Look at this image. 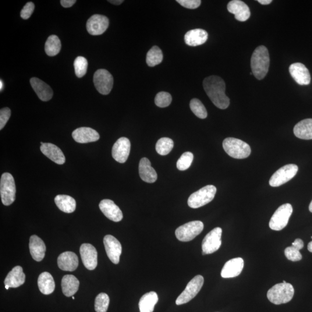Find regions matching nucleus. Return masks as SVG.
Returning a JSON list of instances; mask_svg holds the SVG:
<instances>
[{
  "mask_svg": "<svg viewBox=\"0 0 312 312\" xmlns=\"http://www.w3.org/2000/svg\"><path fill=\"white\" fill-rule=\"evenodd\" d=\"M176 2L184 8L190 9L198 8L201 3L200 0H177Z\"/></svg>",
  "mask_w": 312,
  "mask_h": 312,
  "instance_id": "45",
  "label": "nucleus"
},
{
  "mask_svg": "<svg viewBox=\"0 0 312 312\" xmlns=\"http://www.w3.org/2000/svg\"><path fill=\"white\" fill-rule=\"evenodd\" d=\"M16 185L13 177L9 173H3L0 180V195L5 206L13 203L16 199Z\"/></svg>",
  "mask_w": 312,
  "mask_h": 312,
  "instance_id": "5",
  "label": "nucleus"
},
{
  "mask_svg": "<svg viewBox=\"0 0 312 312\" xmlns=\"http://www.w3.org/2000/svg\"><path fill=\"white\" fill-rule=\"evenodd\" d=\"M59 267L63 271L72 272L76 270L79 265L77 255L72 251H66L58 258Z\"/></svg>",
  "mask_w": 312,
  "mask_h": 312,
  "instance_id": "24",
  "label": "nucleus"
},
{
  "mask_svg": "<svg viewBox=\"0 0 312 312\" xmlns=\"http://www.w3.org/2000/svg\"><path fill=\"white\" fill-rule=\"evenodd\" d=\"M216 188L213 185H208L191 195L187 204L191 208L197 209L210 203L215 198Z\"/></svg>",
  "mask_w": 312,
  "mask_h": 312,
  "instance_id": "6",
  "label": "nucleus"
},
{
  "mask_svg": "<svg viewBox=\"0 0 312 312\" xmlns=\"http://www.w3.org/2000/svg\"><path fill=\"white\" fill-rule=\"evenodd\" d=\"M299 171V167L295 164H287L279 169L272 175L269 184L272 187H279L290 181Z\"/></svg>",
  "mask_w": 312,
  "mask_h": 312,
  "instance_id": "10",
  "label": "nucleus"
},
{
  "mask_svg": "<svg viewBox=\"0 0 312 312\" xmlns=\"http://www.w3.org/2000/svg\"><path fill=\"white\" fill-rule=\"evenodd\" d=\"M173 141L171 138H160L156 145V150L159 155L161 156L167 155L171 152L173 148Z\"/></svg>",
  "mask_w": 312,
  "mask_h": 312,
  "instance_id": "36",
  "label": "nucleus"
},
{
  "mask_svg": "<svg viewBox=\"0 0 312 312\" xmlns=\"http://www.w3.org/2000/svg\"><path fill=\"white\" fill-rule=\"evenodd\" d=\"M311 237H312V236Z\"/></svg>",
  "mask_w": 312,
  "mask_h": 312,
  "instance_id": "55",
  "label": "nucleus"
},
{
  "mask_svg": "<svg viewBox=\"0 0 312 312\" xmlns=\"http://www.w3.org/2000/svg\"><path fill=\"white\" fill-rule=\"evenodd\" d=\"M107 17L101 15H94L88 19L86 28L88 33L92 35H100L105 33L109 27Z\"/></svg>",
  "mask_w": 312,
  "mask_h": 312,
  "instance_id": "15",
  "label": "nucleus"
},
{
  "mask_svg": "<svg viewBox=\"0 0 312 312\" xmlns=\"http://www.w3.org/2000/svg\"><path fill=\"white\" fill-rule=\"evenodd\" d=\"M190 107L195 115L198 118L204 119L207 118L208 112L206 108L202 102L197 98H193L190 102Z\"/></svg>",
  "mask_w": 312,
  "mask_h": 312,
  "instance_id": "37",
  "label": "nucleus"
},
{
  "mask_svg": "<svg viewBox=\"0 0 312 312\" xmlns=\"http://www.w3.org/2000/svg\"><path fill=\"white\" fill-rule=\"evenodd\" d=\"M163 60L162 51L157 46H154L148 51L146 62L148 66L153 67L160 64Z\"/></svg>",
  "mask_w": 312,
  "mask_h": 312,
  "instance_id": "35",
  "label": "nucleus"
},
{
  "mask_svg": "<svg viewBox=\"0 0 312 312\" xmlns=\"http://www.w3.org/2000/svg\"><path fill=\"white\" fill-rule=\"evenodd\" d=\"M76 2L77 1H76V0H62V1H60L61 5L64 8H70V7H72Z\"/></svg>",
  "mask_w": 312,
  "mask_h": 312,
  "instance_id": "47",
  "label": "nucleus"
},
{
  "mask_svg": "<svg viewBox=\"0 0 312 312\" xmlns=\"http://www.w3.org/2000/svg\"><path fill=\"white\" fill-rule=\"evenodd\" d=\"M252 74L258 80L263 79L268 72L270 58L268 49L263 45L257 47L251 58Z\"/></svg>",
  "mask_w": 312,
  "mask_h": 312,
  "instance_id": "2",
  "label": "nucleus"
},
{
  "mask_svg": "<svg viewBox=\"0 0 312 312\" xmlns=\"http://www.w3.org/2000/svg\"><path fill=\"white\" fill-rule=\"evenodd\" d=\"M109 297L104 293L99 294L95 298L94 308L96 312H106L109 305Z\"/></svg>",
  "mask_w": 312,
  "mask_h": 312,
  "instance_id": "38",
  "label": "nucleus"
},
{
  "mask_svg": "<svg viewBox=\"0 0 312 312\" xmlns=\"http://www.w3.org/2000/svg\"><path fill=\"white\" fill-rule=\"evenodd\" d=\"M94 84L100 94L108 95L111 91L113 86V78L108 71L105 69L98 70L94 74Z\"/></svg>",
  "mask_w": 312,
  "mask_h": 312,
  "instance_id": "11",
  "label": "nucleus"
},
{
  "mask_svg": "<svg viewBox=\"0 0 312 312\" xmlns=\"http://www.w3.org/2000/svg\"><path fill=\"white\" fill-rule=\"evenodd\" d=\"M10 115H11V111L9 108L1 109L0 111V130H2L5 127L10 118Z\"/></svg>",
  "mask_w": 312,
  "mask_h": 312,
  "instance_id": "43",
  "label": "nucleus"
},
{
  "mask_svg": "<svg viewBox=\"0 0 312 312\" xmlns=\"http://www.w3.org/2000/svg\"><path fill=\"white\" fill-rule=\"evenodd\" d=\"M244 267V261L240 257L234 258L227 262L223 267L221 276L223 278H232L239 276Z\"/></svg>",
  "mask_w": 312,
  "mask_h": 312,
  "instance_id": "20",
  "label": "nucleus"
},
{
  "mask_svg": "<svg viewBox=\"0 0 312 312\" xmlns=\"http://www.w3.org/2000/svg\"><path fill=\"white\" fill-rule=\"evenodd\" d=\"M30 84L41 101H48L51 100L53 91L52 88L44 81L37 78H32L30 79Z\"/></svg>",
  "mask_w": 312,
  "mask_h": 312,
  "instance_id": "22",
  "label": "nucleus"
},
{
  "mask_svg": "<svg viewBox=\"0 0 312 312\" xmlns=\"http://www.w3.org/2000/svg\"><path fill=\"white\" fill-rule=\"evenodd\" d=\"M139 173L141 178L145 182L153 183L157 180V173L152 167L150 161L146 157L143 158L140 160Z\"/></svg>",
  "mask_w": 312,
  "mask_h": 312,
  "instance_id": "26",
  "label": "nucleus"
},
{
  "mask_svg": "<svg viewBox=\"0 0 312 312\" xmlns=\"http://www.w3.org/2000/svg\"><path fill=\"white\" fill-rule=\"evenodd\" d=\"M309 209L310 212L312 213V201L310 205Z\"/></svg>",
  "mask_w": 312,
  "mask_h": 312,
  "instance_id": "52",
  "label": "nucleus"
},
{
  "mask_svg": "<svg viewBox=\"0 0 312 312\" xmlns=\"http://www.w3.org/2000/svg\"><path fill=\"white\" fill-rule=\"evenodd\" d=\"M38 285L40 292L45 295L52 294L55 289L54 279L52 275L47 272H42L39 276Z\"/></svg>",
  "mask_w": 312,
  "mask_h": 312,
  "instance_id": "31",
  "label": "nucleus"
},
{
  "mask_svg": "<svg viewBox=\"0 0 312 312\" xmlns=\"http://www.w3.org/2000/svg\"><path fill=\"white\" fill-rule=\"evenodd\" d=\"M229 12L235 15V18L240 22H245L249 19L250 11L249 7L240 0H233L228 5Z\"/></svg>",
  "mask_w": 312,
  "mask_h": 312,
  "instance_id": "18",
  "label": "nucleus"
},
{
  "mask_svg": "<svg viewBox=\"0 0 312 312\" xmlns=\"http://www.w3.org/2000/svg\"><path fill=\"white\" fill-rule=\"evenodd\" d=\"M55 204L60 210L71 214L76 211V201L74 198L67 195H58L55 198Z\"/></svg>",
  "mask_w": 312,
  "mask_h": 312,
  "instance_id": "32",
  "label": "nucleus"
},
{
  "mask_svg": "<svg viewBox=\"0 0 312 312\" xmlns=\"http://www.w3.org/2000/svg\"><path fill=\"white\" fill-rule=\"evenodd\" d=\"M222 229L216 228L205 236L202 243L203 254H212L218 251L222 244Z\"/></svg>",
  "mask_w": 312,
  "mask_h": 312,
  "instance_id": "12",
  "label": "nucleus"
},
{
  "mask_svg": "<svg viewBox=\"0 0 312 312\" xmlns=\"http://www.w3.org/2000/svg\"><path fill=\"white\" fill-rule=\"evenodd\" d=\"M294 134L300 139L312 140V119H307L298 123L294 128Z\"/></svg>",
  "mask_w": 312,
  "mask_h": 312,
  "instance_id": "29",
  "label": "nucleus"
},
{
  "mask_svg": "<svg viewBox=\"0 0 312 312\" xmlns=\"http://www.w3.org/2000/svg\"><path fill=\"white\" fill-rule=\"evenodd\" d=\"M9 287L8 286H5V289H6L8 290V289H9Z\"/></svg>",
  "mask_w": 312,
  "mask_h": 312,
  "instance_id": "53",
  "label": "nucleus"
},
{
  "mask_svg": "<svg viewBox=\"0 0 312 312\" xmlns=\"http://www.w3.org/2000/svg\"><path fill=\"white\" fill-rule=\"evenodd\" d=\"M79 281L75 276L67 275L62 281L63 293L67 297H73L79 289Z\"/></svg>",
  "mask_w": 312,
  "mask_h": 312,
  "instance_id": "30",
  "label": "nucleus"
},
{
  "mask_svg": "<svg viewBox=\"0 0 312 312\" xmlns=\"http://www.w3.org/2000/svg\"><path fill=\"white\" fill-rule=\"evenodd\" d=\"M223 147L230 157L236 159L246 158L251 154L249 145L235 138H227L223 141Z\"/></svg>",
  "mask_w": 312,
  "mask_h": 312,
  "instance_id": "3",
  "label": "nucleus"
},
{
  "mask_svg": "<svg viewBox=\"0 0 312 312\" xmlns=\"http://www.w3.org/2000/svg\"><path fill=\"white\" fill-rule=\"evenodd\" d=\"M294 294V287L290 283H281L275 285L268 290L267 298L272 304L281 305L290 302Z\"/></svg>",
  "mask_w": 312,
  "mask_h": 312,
  "instance_id": "4",
  "label": "nucleus"
},
{
  "mask_svg": "<svg viewBox=\"0 0 312 312\" xmlns=\"http://www.w3.org/2000/svg\"><path fill=\"white\" fill-rule=\"evenodd\" d=\"M292 213V205L285 204L281 205L272 215L269 223V228L275 231H281L288 224Z\"/></svg>",
  "mask_w": 312,
  "mask_h": 312,
  "instance_id": "7",
  "label": "nucleus"
},
{
  "mask_svg": "<svg viewBox=\"0 0 312 312\" xmlns=\"http://www.w3.org/2000/svg\"><path fill=\"white\" fill-rule=\"evenodd\" d=\"M285 254L287 259L292 261H299L302 259V255L300 250L292 246L286 248Z\"/></svg>",
  "mask_w": 312,
  "mask_h": 312,
  "instance_id": "42",
  "label": "nucleus"
},
{
  "mask_svg": "<svg viewBox=\"0 0 312 312\" xmlns=\"http://www.w3.org/2000/svg\"><path fill=\"white\" fill-rule=\"evenodd\" d=\"M208 38L207 32L203 29L191 30L184 35L185 43L190 47H197L207 42Z\"/></svg>",
  "mask_w": 312,
  "mask_h": 312,
  "instance_id": "25",
  "label": "nucleus"
},
{
  "mask_svg": "<svg viewBox=\"0 0 312 312\" xmlns=\"http://www.w3.org/2000/svg\"><path fill=\"white\" fill-rule=\"evenodd\" d=\"M73 300L75 299V297H74V296H73Z\"/></svg>",
  "mask_w": 312,
  "mask_h": 312,
  "instance_id": "54",
  "label": "nucleus"
},
{
  "mask_svg": "<svg viewBox=\"0 0 312 312\" xmlns=\"http://www.w3.org/2000/svg\"><path fill=\"white\" fill-rule=\"evenodd\" d=\"M3 85V84L2 80H0V90H1V91L2 90Z\"/></svg>",
  "mask_w": 312,
  "mask_h": 312,
  "instance_id": "51",
  "label": "nucleus"
},
{
  "mask_svg": "<svg viewBox=\"0 0 312 312\" xmlns=\"http://www.w3.org/2000/svg\"><path fill=\"white\" fill-rule=\"evenodd\" d=\"M104 244L107 256L113 264H118L120 261V256L122 254L121 243L115 237L107 235L104 237Z\"/></svg>",
  "mask_w": 312,
  "mask_h": 312,
  "instance_id": "14",
  "label": "nucleus"
},
{
  "mask_svg": "<svg viewBox=\"0 0 312 312\" xmlns=\"http://www.w3.org/2000/svg\"><path fill=\"white\" fill-rule=\"evenodd\" d=\"M35 9V5L33 2H28L23 7V8L21 10L20 16L22 19L26 20L29 19L33 13Z\"/></svg>",
  "mask_w": 312,
  "mask_h": 312,
  "instance_id": "44",
  "label": "nucleus"
},
{
  "mask_svg": "<svg viewBox=\"0 0 312 312\" xmlns=\"http://www.w3.org/2000/svg\"><path fill=\"white\" fill-rule=\"evenodd\" d=\"M99 207L106 217L111 221L119 222L123 219L122 211L113 201L108 199L102 200L99 204Z\"/></svg>",
  "mask_w": 312,
  "mask_h": 312,
  "instance_id": "19",
  "label": "nucleus"
},
{
  "mask_svg": "<svg viewBox=\"0 0 312 312\" xmlns=\"http://www.w3.org/2000/svg\"><path fill=\"white\" fill-rule=\"evenodd\" d=\"M171 95L167 93V92H159V93L156 95L155 99V104L159 108L167 107V106L171 104Z\"/></svg>",
  "mask_w": 312,
  "mask_h": 312,
  "instance_id": "41",
  "label": "nucleus"
},
{
  "mask_svg": "<svg viewBox=\"0 0 312 312\" xmlns=\"http://www.w3.org/2000/svg\"><path fill=\"white\" fill-rule=\"evenodd\" d=\"M203 87L210 100L216 107L225 109L230 105V98L227 96L226 83L222 78L212 76L203 81Z\"/></svg>",
  "mask_w": 312,
  "mask_h": 312,
  "instance_id": "1",
  "label": "nucleus"
},
{
  "mask_svg": "<svg viewBox=\"0 0 312 312\" xmlns=\"http://www.w3.org/2000/svg\"><path fill=\"white\" fill-rule=\"evenodd\" d=\"M74 69L77 77L82 78L87 73L88 63L86 58L83 57H78L74 61Z\"/></svg>",
  "mask_w": 312,
  "mask_h": 312,
  "instance_id": "39",
  "label": "nucleus"
},
{
  "mask_svg": "<svg viewBox=\"0 0 312 312\" xmlns=\"http://www.w3.org/2000/svg\"><path fill=\"white\" fill-rule=\"evenodd\" d=\"M108 2L112 3L113 5H118L121 4L124 1L123 0H109Z\"/></svg>",
  "mask_w": 312,
  "mask_h": 312,
  "instance_id": "48",
  "label": "nucleus"
},
{
  "mask_svg": "<svg viewBox=\"0 0 312 312\" xmlns=\"http://www.w3.org/2000/svg\"><path fill=\"white\" fill-rule=\"evenodd\" d=\"M131 143L128 138L122 137L117 141L112 148L113 158L120 163H125L129 158Z\"/></svg>",
  "mask_w": 312,
  "mask_h": 312,
  "instance_id": "16",
  "label": "nucleus"
},
{
  "mask_svg": "<svg viewBox=\"0 0 312 312\" xmlns=\"http://www.w3.org/2000/svg\"><path fill=\"white\" fill-rule=\"evenodd\" d=\"M61 41L58 36L52 35L49 36L45 46V51L49 56H55L58 55L61 50Z\"/></svg>",
  "mask_w": 312,
  "mask_h": 312,
  "instance_id": "34",
  "label": "nucleus"
},
{
  "mask_svg": "<svg viewBox=\"0 0 312 312\" xmlns=\"http://www.w3.org/2000/svg\"><path fill=\"white\" fill-rule=\"evenodd\" d=\"M308 249L310 251V252L312 253V241L308 244Z\"/></svg>",
  "mask_w": 312,
  "mask_h": 312,
  "instance_id": "50",
  "label": "nucleus"
},
{
  "mask_svg": "<svg viewBox=\"0 0 312 312\" xmlns=\"http://www.w3.org/2000/svg\"><path fill=\"white\" fill-rule=\"evenodd\" d=\"M72 136L77 143L80 144L93 143L100 139L97 131L90 127H80L73 131Z\"/></svg>",
  "mask_w": 312,
  "mask_h": 312,
  "instance_id": "21",
  "label": "nucleus"
},
{
  "mask_svg": "<svg viewBox=\"0 0 312 312\" xmlns=\"http://www.w3.org/2000/svg\"><path fill=\"white\" fill-rule=\"evenodd\" d=\"M158 301L157 294L155 292L144 294L139 303L140 312H153Z\"/></svg>",
  "mask_w": 312,
  "mask_h": 312,
  "instance_id": "33",
  "label": "nucleus"
},
{
  "mask_svg": "<svg viewBox=\"0 0 312 312\" xmlns=\"http://www.w3.org/2000/svg\"><path fill=\"white\" fill-rule=\"evenodd\" d=\"M204 226L201 221H193L184 224L176 229L175 235L182 242H189L203 232Z\"/></svg>",
  "mask_w": 312,
  "mask_h": 312,
  "instance_id": "8",
  "label": "nucleus"
},
{
  "mask_svg": "<svg viewBox=\"0 0 312 312\" xmlns=\"http://www.w3.org/2000/svg\"><path fill=\"white\" fill-rule=\"evenodd\" d=\"M29 248L30 254L33 259L36 261H41L45 257L46 246L40 237L32 235L30 238Z\"/></svg>",
  "mask_w": 312,
  "mask_h": 312,
  "instance_id": "27",
  "label": "nucleus"
},
{
  "mask_svg": "<svg viewBox=\"0 0 312 312\" xmlns=\"http://www.w3.org/2000/svg\"><path fill=\"white\" fill-rule=\"evenodd\" d=\"M204 282L203 276L197 275L191 280L188 283L186 289L180 294V295L176 300L177 306L189 303L196 297L203 287Z\"/></svg>",
  "mask_w": 312,
  "mask_h": 312,
  "instance_id": "9",
  "label": "nucleus"
},
{
  "mask_svg": "<svg viewBox=\"0 0 312 312\" xmlns=\"http://www.w3.org/2000/svg\"><path fill=\"white\" fill-rule=\"evenodd\" d=\"M289 72L296 82L301 85L306 86L311 83V75L309 70L306 66L301 63L292 64L289 67Z\"/></svg>",
  "mask_w": 312,
  "mask_h": 312,
  "instance_id": "17",
  "label": "nucleus"
},
{
  "mask_svg": "<svg viewBox=\"0 0 312 312\" xmlns=\"http://www.w3.org/2000/svg\"><path fill=\"white\" fill-rule=\"evenodd\" d=\"M81 261L88 270H94L98 264V253L95 248L89 243H83L80 248Z\"/></svg>",
  "mask_w": 312,
  "mask_h": 312,
  "instance_id": "13",
  "label": "nucleus"
},
{
  "mask_svg": "<svg viewBox=\"0 0 312 312\" xmlns=\"http://www.w3.org/2000/svg\"><path fill=\"white\" fill-rule=\"evenodd\" d=\"M194 156L190 152H185L180 157L177 161V168L180 171H185L189 168L193 161Z\"/></svg>",
  "mask_w": 312,
  "mask_h": 312,
  "instance_id": "40",
  "label": "nucleus"
},
{
  "mask_svg": "<svg viewBox=\"0 0 312 312\" xmlns=\"http://www.w3.org/2000/svg\"><path fill=\"white\" fill-rule=\"evenodd\" d=\"M25 279L26 275L24 274L23 268L20 266H16L7 275L4 284L11 288H17L24 284Z\"/></svg>",
  "mask_w": 312,
  "mask_h": 312,
  "instance_id": "28",
  "label": "nucleus"
},
{
  "mask_svg": "<svg viewBox=\"0 0 312 312\" xmlns=\"http://www.w3.org/2000/svg\"><path fill=\"white\" fill-rule=\"evenodd\" d=\"M257 2L262 5H268L272 2V0H258Z\"/></svg>",
  "mask_w": 312,
  "mask_h": 312,
  "instance_id": "49",
  "label": "nucleus"
},
{
  "mask_svg": "<svg viewBox=\"0 0 312 312\" xmlns=\"http://www.w3.org/2000/svg\"><path fill=\"white\" fill-rule=\"evenodd\" d=\"M42 153L51 159L53 162L59 165L65 164L66 157L63 152L55 145L51 143H44L41 145Z\"/></svg>",
  "mask_w": 312,
  "mask_h": 312,
  "instance_id": "23",
  "label": "nucleus"
},
{
  "mask_svg": "<svg viewBox=\"0 0 312 312\" xmlns=\"http://www.w3.org/2000/svg\"><path fill=\"white\" fill-rule=\"evenodd\" d=\"M304 242L301 239H297L294 240V242L292 243V246L295 247L297 250H300L304 247Z\"/></svg>",
  "mask_w": 312,
  "mask_h": 312,
  "instance_id": "46",
  "label": "nucleus"
}]
</instances>
